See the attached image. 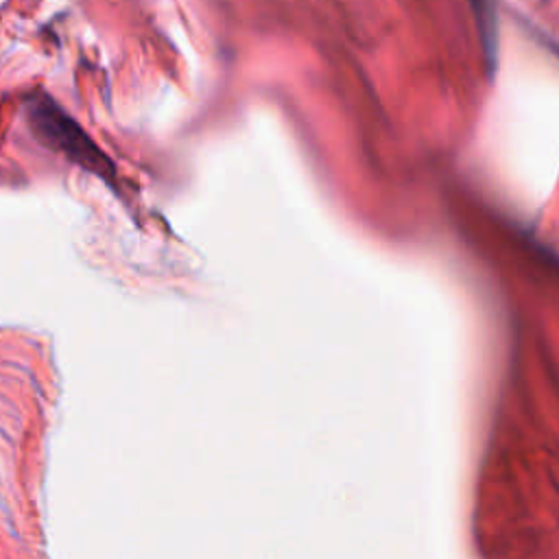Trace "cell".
Masks as SVG:
<instances>
[{
  "instance_id": "6da1fadb",
  "label": "cell",
  "mask_w": 559,
  "mask_h": 559,
  "mask_svg": "<svg viewBox=\"0 0 559 559\" xmlns=\"http://www.w3.org/2000/svg\"><path fill=\"white\" fill-rule=\"evenodd\" d=\"M31 120L41 142H46L50 148L66 153L72 162L105 177V170H107L105 155L96 148L90 135H85L83 129L70 116H66L52 100L48 98L35 100L31 105Z\"/></svg>"
},
{
  "instance_id": "7a4b0ae2",
  "label": "cell",
  "mask_w": 559,
  "mask_h": 559,
  "mask_svg": "<svg viewBox=\"0 0 559 559\" xmlns=\"http://www.w3.org/2000/svg\"><path fill=\"white\" fill-rule=\"evenodd\" d=\"M476 17H478V28L480 37L485 44V55L489 61V68L493 66V48H496V17H493V0H472Z\"/></svg>"
}]
</instances>
